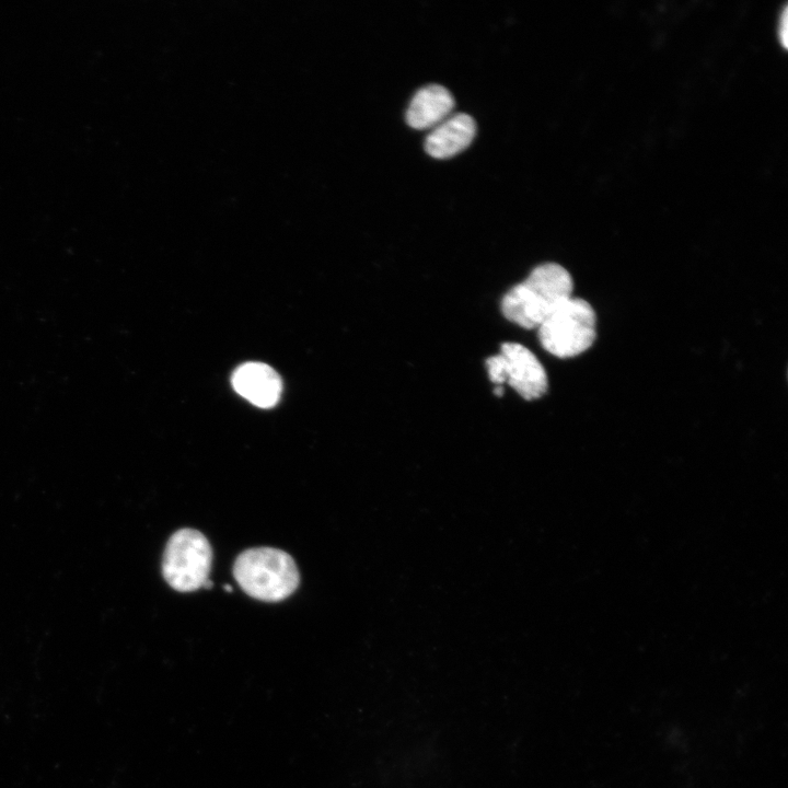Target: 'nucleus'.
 Returning a JSON list of instances; mask_svg holds the SVG:
<instances>
[{"label":"nucleus","instance_id":"4","mask_svg":"<svg viewBox=\"0 0 788 788\" xmlns=\"http://www.w3.org/2000/svg\"><path fill=\"white\" fill-rule=\"evenodd\" d=\"M211 560L212 551L206 536L194 529H181L167 541L162 573L176 591L192 592L208 580Z\"/></svg>","mask_w":788,"mask_h":788},{"label":"nucleus","instance_id":"2","mask_svg":"<svg viewBox=\"0 0 788 788\" xmlns=\"http://www.w3.org/2000/svg\"><path fill=\"white\" fill-rule=\"evenodd\" d=\"M233 576L246 594L265 602L287 599L300 580L293 558L273 547L242 552L234 561Z\"/></svg>","mask_w":788,"mask_h":788},{"label":"nucleus","instance_id":"6","mask_svg":"<svg viewBox=\"0 0 788 788\" xmlns=\"http://www.w3.org/2000/svg\"><path fill=\"white\" fill-rule=\"evenodd\" d=\"M237 394L260 408L275 406L281 394L278 373L262 362H246L233 372L231 379Z\"/></svg>","mask_w":788,"mask_h":788},{"label":"nucleus","instance_id":"9","mask_svg":"<svg viewBox=\"0 0 788 788\" xmlns=\"http://www.w3.org/2000/svg\"><path fill=\"white\" fill-rule=\"evenodd\" d=\"M778 35L779 40L781 45L786 48L787 47V37H788V15H787V7L784 8L780 18H779V27H778Z\"/></svg>","mask_w":788,"mask_h":788},{"label":"nucleus","instance_id":"8","mask_svg":"<svg viewBox=\"0 0 788 788\" xmlns=\"http://www.w3.org/2000/svg\"><path fill=\"white\" fill-rule=\"evenodd\" d=\"M455 102L451 92L440 84L420 88L406 111V121L415 129L433 128L448 118Z\"/></svg>","mask_w":788,"mask_h":788},{"label":"nucleus","instance_id":"10","mask_svg":"<svg viewBox=\"0 0 788 788\" xmlns=\"http://www.w3.org/2000/svg\"><path fill=\"white\" fill-rule=\"evenodd\" d=\"M494 393H495L497 396H502V394H503V387H502V385H496V387H495V390H494Z\"/></svg>","mask_w":788,"mask_h":788},{"label":"nucleus","instance_id":"5","mask_svg":"<svg viewBox=\"0 0 788 788\" xmlns=\"http://www.w3.org/2000/svg\"><path fill=\"white\" fill-rule=\"evenodd\" d=\"M490 381L496 385L507 382L524 399L532 401L545 394L547 374L536 356L518 343H503L498 355L486 360Z\"/></svg>","mask_w":788,"mask_h":788},{"label":"nucleus","instance_id":"11","mask_svg":"<svg viewBox=\"0 0 788 788\" xmlns=\"http://www.w3.org/2000/svg\"><path fill=\"white\" fill-rule=\"evenodd\" d=\"M223 587H224V590H225V591L232 592L231 586L224 584Z\"/></svg>","mask_w":788,"mask_h":788},{"label":"nucleus","instance_id":"3","mask_svg":"<svg viewBox=\"0 0 788 788\" xmlns=\"http://www.w3.org/2000/svg\"><path fill=\"white\" fill-rule=\"evenodd\" d=\"M596 316L589 302L570 297L537 327L541 345L558 358L576 357L588 350L596 336Z\"/></svg>","mask_w":788,"mask_h":788},{"label":"nucleus","instance_id":"1","mask_svg":"<svg viewBox=\"0 0 788 788\" xmlns=\"http://www.w3.org/2000/svg\"><path fill=\"white\" fill-rule=\"evenodd\" d=\"M569 271L556 263L535 267L525 280L512 287L501 300V312L510 322L537 328L565 300L571 297Z\"/></svg>","mask_w":788,"mask_h":788},{"label":"nucleus","instance_id":"7","mask_svg":"<svg viewBox=\"0 0 788 788\" xmlns=\"http://www.w3.org/2000/svg\"><path fill=\"white\" fill-rule=\"evenodd\" d=\"M475 135L476 123L470 115H450L427 135L425 150L432 158L448 159L465 150Z\"/></svg>","mask_w":788,"mask_h":788}]
</instances>
